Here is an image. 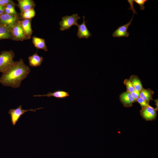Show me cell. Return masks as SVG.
<instances>
[{
	"label": "cell",
	"mask_w": 158,
	"mask_h": 158,
	"mask_svg": "<svg viewBox=\"0 0 158 158\" xmlns=\"http://www.w3.org/2000/svg\"><path fill=\"white\" fill-rule=\"evenodd\" d=\"M31 71L29 66L21 59L3 73L0 82L4 86L17 88L20 86L22 80L26 78Z\"/></svg>",
	"instance_id": "6da1fadb"
},
{
	"label": "cell",
	"mask_w": 158,
	"mask_h": 158,
	"mask_svg": "<svg viewBox=\"0 0 158 158\" xmlns=\"http://www.w3.org/2000/svg\"><path fill=\"white\" fill-rule=\"evenodd\" d=\"M15 56L12 50H5L1 52L0 54V72L3 73L15 63L13 59Z\"/></svg>",
	"instance_id": "7a4b0ae2"
},
{
	"label": "cell",
	"mask_w": 158,
	"mask_h": 158,
	"mask_svg": "<svg viewBox=\"0 0 158 158\" xmlns=\"http://www.w3.org/2000/svg\"><path fill=\"white\" fill-rule=\"evenodd\" d=\"M78 15V14H75L62 17V20L59 22L60 30L63 31L69 29L73 25L77 26L78 24L77 21L80 19Z\"/></svg>",
	"instance_id": "3957f363"
},
{
	"label": "cell",
	"mask_w": 158,
	"mask_h": 158,
	"mask_svg": "<svg viewBox=\"0 0 158 158\" xmlns=\"http://www.w3.org/2000/svg\"><path fill=\"white\" fill-rule=\"evenodd\" d=\"M43 108H40L35 109L24 110L22 109V106L20 105L16 109H10L9 111L8 114L10 115L12 125L13 126H15L21 116L25 112L29 111L35 112L37 110Z\"/></svg>",
	"instance_id": "277c9868"
},
{
	"label": "cell",
	"mask_w": 158,
	"mask_h": 158,
	"mask_svg": "<svg viewBox=\"0 0 158 158\" xmlns=\"http://www.w3.org/2000/svg\"><path fill=\"white\" fill-rule=\"evenodd\" d=\"M131 9L133 12V15L130 21L128 23L122 26H119L113 33L112 36L114 37H127L129 35V33L127 31L128 28L131 25L133 17L135 13H136L134 6H131L129 9Z\"/></svg>",
	"instance_id": "5b68a950"
},
{
	"label": "cell",
	"mask_w": 158,
	"mask_h": 158,
	"mask_svg": "<svg viewBox=\"0 0 158 158\" xmlns=\"http://www.w3.org/2000/svg\"><path fill=\"white\" fill-rule=\"evenodd\" d=\"M20 20L19 14L14 15L4 13L0 16V23L11 29L16 23Z\"/></svg>",
	"instance_id": "8992f818"
},
{
	"label": "cell",
	"mask_w": 158,
	"mask_h": 158,
	"mask_svg": "<svg viewBox=\"0 0 158 158\" xmlns=\"http://www.w3.org/2000/svg\"><path fill=\"white\" fill-rule=\"evenodd\" d=\"M20 20L18 21L11 29L12 40L13 41H23L26 40Z\"/></svg>",
	"instance_id": "52a82bcc"
},
{
	"label": "cell",
	"mask_w": 158,
	"mask_h": 158,
	"mask_svg": "<svg viewBox=\"0 0 158 158\" xmlns=\"http://www.w3.org/2000/svg\"><path fill=\"white\" fill-rule=\"evenodd\" d=\"M141 116L147 121H152L155 119L156 116V110L149 105L142 108L140 111Z\"/></svg>",
	"instance_id": "ba28073f"
},
{
	"label": "cell",
	"mask_w": 158,
	"mask_h": 158,
	"mask_svg": "<svg viewBox=\"0 0 158 158\" xmlns=\"http://www.w3.org/2000/svg\"><path fill=\"white\" fill-rule=\"evenodd\" d=\"M20 22L23 29L26 40L30 39L33 31L31 27V20L28 19H21Z\"/></svg>",
	"instance_id": "9c48e42d"
},
{
	"label": "cell",
	"mask_w": 158,
	"mask_h": 158,
	"mask_svg": "<svg viewBox=\"0 0 158 158\" xmlns=\"http://www.w3.org/2000/svg\"><path fill=\"white\" fill-rule=\"evenodd\" d=\"M85 16H83V22L80 25L77 26L78 28L77 35L79 38H85L88 39L92 36L91 32L88 30L86 25L87 21L85 20Z\"/></svg>",
	"instance_id": "30bf717a"
},
{
	"label": "cell",
	"mask_w": 158,
	"mask_h": 158,
	"mask_svg": "<svg viewBox=\"0 0 158 158\" xmlns=\"http://www.w3.org/2000/svg\"><path fill=\"white\" fill-rule=\"evenodd\" d=\"M17 1L16 6L20 9V13L34 9L36 6L35 2L32 0H18Z\"/></svg>",
	"instance_id": "8fae6325"
},
{
	"label": "cell",
	"mask_w": 158,
	"mask_h": 158,
	"mask_svg": "<svg viewBox=\"0 0 158 158\" xmlns=\"http://www.w3.org/2000/svg\"><path fill=\"white\" fill-rule=\"evenodd\" d=\"M120 99L123 106L127 107L132 106L133 103L134 102V99L130 93L127 91L120 95Z\"/></svg>",
	"instance_id": "7c38bea8"
},
{
	"label": "cell",
	"mask_w": 158,
	"mask_h": 158,
	"mask_svg": "<svg viewBox=\"0 0 158 158\" xmlns=\"http://www.w3.org/2000/svg\"><path fill=\"white\" fill-rule=\"evenodd\" d=\"M70 95L68 92L63 90H57L53 92H49L44 95H33L35 97H41L46 96L48 97H53L56 98L63 99L69 97Z\"/></svg>",
	"instance_id": "4fadbf2b"
},
{
	"label": "cell",
	"mask_w": 158,
	"mask_h": 158,
	"mask_svg": "<svg viewBox=\"0 0 158 158\" xmlns=\"http://www.w3.org/2000/svg\"><path fill=\"white\" fill-rule=\"evenodd\" d=\"M28 59L29 65L32 67H36L40 66L43 60V57L39 56L37 53L29 56Z\"/></svg>",
	"instance_id": "5bb4252c"
},
{
	"label": "cell",
	"mask_w": 158,
	"mask_h": 158,
	"mask_svg": "<svg viewBox=\"0 0 158 158\" xmlns=\"http://www.w3.org/2000/svg\"><path fill=\"white\" fill-rule=\"evenodd\" d=\"M12 39L11 29L0 23V40Z\"/></svg>",
	"instance_id": "9a60e30c"
},
{
	"label": "cell",
	"mask_w": 158,
	"mask_h": 158,
	"mask_svg": "<svg viewBox=\"0 0 158 158\" xmlns=\"http://www.w3.org/2000/svg\"><path fill=\"white\" fill-rule=\"evenodd\" d=\"M32 42L37 49H42L45 51L48 50L44 39L35 36H33L32 37Z\"/></svg>",
	"instance_id": "2e32d148"
},
{
	"label": "cell",
	"mask_w": 158,
	"mask_h": 158,
	"mask_svg": "<svg viewBox=\"0 0 158 158\" xmlns=\"http://www.w3.org/2000/svg\"><path fill=\"white\" fill-rule=\"evenodd\" d=\"M154 93V92L150 88L143 89L139 92L140 97L149 104L150 102L152 100V95Z\"/></svg>",
	"instance_id": "e0dca14e"
},
{
	"label": "cell",
	"mask_w": 158,
	"mask_h": 158,
	"mask_svg": "<svg viewBox=\"0 0 158 158\" xmlns=\"http://www.w3.org/2000/svg\"><path fill=\"white\" fill-rule=\"evenodd\" d=\"M135 90L140 92L143 89L140 80L136 75H132L129 79Z\"/></svg>",
	"instance_id": "ac0fdd59"
},
{
	"label": "cell",
	"mask_w": 158,
	"mask_h": 158,
	"mask_svg": "<svg viewBox=\"0 0 158 158\" xmlns=\"http://www.w3.org/2000/svg\"><path fill=\"white\" fill-rule=\"evenodd\" d=\"M20 20L28 19L31 20L35 15L34 9L28 10L19 14Z\"/></svg>",
	"instance_id": "d6986e66"
},
{
	"label": "cell",
	"mask_w": 158,
	"mask_h": 158,
	"mask_svg": "<svg viewBox=\"0 0 158 158\" xmlns=\"http://www.w3.org/2000/svg\"><path fill=\"white\" fill-rule=\"evenodd\" d=\"M15 5L9 4L4 7V13L10 15H17L19 14L16 11Z\"/></svg>",
	"instance_id": "ffe728a7"
},
{
	"label": "cell",
	"mask_w": 158,
	"mask_h": 158,
	"mask_svg": "<svg viewBox=\"0 0 158 158\" xmlns=\"http://www.w3.org/2000/svg\"><path fill=\"white\" fill-rule=\"evenodd\" d=\"M124 84L126 87L127 91L131 93L135 90L133 85L129 79H125L124 81Z\"/></svg>",
	"instance_id": "44dd1931"
},
{
	"label": "cell",
	"mask_w": 158,
	"mask_h": 158,
	"mask_svg": "<svg viewBox=\"0 0 158 158\" xmlns=\"http://www.w3.org/2000/svg\"><path fill=\"white\" fill-rule=\"evenodd\" d=\"M147 0H134L133 2L138 4L140 7V9L143 10L145 8V4L147 1Z\"/></svg>",
	"instance_id": "7402d4cb"
},
{
	"label": "cell",
	"mask_w": 158,
	"mask_h": 158,
	"mask_svg": "<svg viewBox=\"0 0 158 158\" xmlns=\"http://www.w3.org/2000/svg\"><path fill=\"white\" fill-rule=\"evenodd\" d=\"M9 4L16 5L14 2L11 0H0V6L4 7Z\"/></svg>",
	"instance_id": "603a6c76"
},
{
	"label": "cell",
	"mask_w": 158,
	"mask_h": 158,
	"mask_svg": "<svg viewBox=\"0 0 158 158\" xmlns=\"http://www.w3.org/2000/svg\"><path fill=\"white\" fill-rule=\"evenodd\" d=\"M136 101L141 105L142 108L147 107L149 105V104H148L144 99L140 97H138Z\"/></svg>",
	"instance_id": "cb8c5ba5"
},
{
	"label": "cell",
	"mask_w": 158,
	"mask_h": 158,
	"mask_svg": "<svg viewBox=\"0 0 158 158\" xmlns=\"http://www.w3.org/2000/svg\"><path fill=\"white\" fill-rule=\"evenodd\" d=\"M130 93L134 99V102L136 101L137 99L140 97L139 92L135 90Z\"/></svg>",
	"instance_id": "d4e9b609"
},
{
	"label": "cell",
	"mask_w": 158,
	"mask_h": 158,
	"mask_svg": "<svg viewBox=\"0 0 158 158\" xmlns=\"http://www.w3.org/2000/svg\"><path fill=\"white\" fill-rule=\"evenodd\" d=\"M5 13L4 7L0 6V16Z\"/></svg>",
	"instance_id": "484cf974"
}]
</instances>
